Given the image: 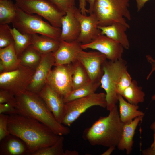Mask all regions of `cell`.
Returning a JSON list of instances; mask_svg holds the SVG:
<instances>
[{
	"label": "cell",
	"mask_w": 155,
	"mask_h": 155,
	"mask_svg": "<svg viewBox=\"0 0 155 155\" xmlns=\"http://www.w3.org/2000/svg\"><path fill=\"white\" fill-rule=\"evenodd\" d=\"M7 128L10 134L26 143L30 155L41 148L54 144L60 136L43 123L18 113L8 115Z\"/></svg>",
	"instance_id": "cell-1"
},
{
	"label": "cell",
	"mask_w": 155,
	"mask_h": 155,
	"mask_svg": "<svg viewBox=\"0 0 155 155\" xmlns=\"http://www.w3.org/2000/svg\"><path fill=\"white\" fill-rule=\"evenodd\" d=\"M15 96L18 114L43 123L59 136L67 135L70 133L67 126L57 121L37 94L26 90Z\"/></svg>",
	"instance_id": "cell-2"
},
{
	"label": "cell",
	"mask_w": 155,
	"mask_h": 155,
	"mask_svg": "<svg viewBox=\"0 0 155 155\" xmlns=\"http://www.w3.org/2000/svg\"><path fill=\"white\" fill-rule=\"evenodd\" d=\"M123 124L116 105L109 111L108 116L100 117L91 126L86 129L82 137L92 146H117Z\"/></svg>",
	"instance_id": "cell-3"
},
{
	"label": "cell",
	"mask_w": 155,
	"mask_h": 155,
	"mask_svg": "<svg viewBox=\"0 0 155 155\" xmlns=\"http://www.w3.org/2000/svg\"><path fill=\"white\" fill-rule=\"evenodd\" d=\"M130 0H95L93 13L97 18L98 26H106L118 22L130 27L126 19L130 20Z\"/></svg>",
	"instance_id": "cell-4"
},
{
	"label": "cell",
	"mask_w": 155,
	"mask_h": 155,
	"mask_svg": "<svg viewBox=\"0 0 155 155\" xmlns=\"http://www.w3.org/2000/svg\"><path fill=\"white\" fill-rule=\"evenodd\" d=\"M126 69L127 62L122 58L114 61L107 60L103 64L104 73L100 80V85L106 92V108L108 111L113 109L118 102L117 84Z\"/></svg>",
	"instance_id": "cell-5"
},
{
	"label": "cell",
	"mask_w": 155,
	"mask_h": 155,
	"mask_svg": "<svg viewBox=\"0 0 155 155\" xmlns=\"http://www.w3.org/2000/svg\"><path fill=\"white\" fill-rule=\"evenodd\" d=\"M17 7V15L12 23L13 27L23 34H39L59 39L61 28L54 27L38 16L25 12Z\"/></svg>",
	"instance_id": "cell-6"
},
{
	"label": "cell",
	"mask_w": 155,
	"mask_h": 155,
	"mask_svg": "<svg viewBox=\"0 0 155 155\" xmlns=\"http://www.w3.org/2000/svg\"><path fill=\"white\" fill-rule=\"evenodd\" d=\"M16 6L29 14H36L47 20L53 26L61 28V20L66 13L48 0H15Z\"/></svg>",
	"instance_id": "cell-7"
},
{
	"label": "cell",
	"mask_w": 155,
	"mask_h": 155,
	"mask_svg": "<svg viewBox=\"0 0 155 155\" xmlns=\"http://www.w3.org/2000/svg\"><path fill=\"white\" fill-rule=\"evenodd\" d=\"M94 106L106 108V94L95 93L65 103V113L61 123L70 126L87 109Z\"/></svg>",
	"instance_id": "cell-8"
},
{
	"label": "cell",
	"mask_w": 155,
	"mask_h": 155,
	"mask_svg": "<svg viewBox=\"0 0 155 155\" xmlns=\"http://www.w3.org/2000/svg\"><path fill=\"white\" fill-rule=\"evenodd\" d=\"M35 70L21 65L16 69L0 73V89L15 96L27 90Z\"/></svg>",
	"instance_id": "cell-9"
},
{
	"label": "cell",
	"mask_w": 155,
	"mask_h": 155,
	"mask_svg": "<svg viewBox=\"0 0 155 155\" xmlns=\"http://www.w3.org/2000/svg\"><path fill=\"white\" fill-rule=\"evenodd\" d=\"M73 63L55 66L47 77L46 84L63 98L73 90Z\"/></svg>",
	"instance_id": "cell-10"
},
{
	"label": "cell",
	"mask_w": 155,
	"mask_h": 155,
	"mask_svg": "<svg viewBox=\"0 0 155 155\" xmlns=\"http://www.w3.org/2000/svg\"><path fill=\"white\" fill-rule=\"evenodd\" d=\"M107 60L106 56L99 51H85L82 49L78 53L77 60L83 66L90 81L100 82L104 71L103 66Z\"/></svg>",
	"instance_id": "cell-11"
},
{
	"label": "cell",
	"mask_w": 155,
	"mask_h": 155,
	"mask_svg": "<svg viewBox=\"0 0 155 155\" xmlns=\"http://www.w3.org/2000/svg\"><path fill=\"white\" fill-rule=\"evenodd\" d=\"M83 50L91 49L103 54L109 61H115L122 58L124 48L120 44L104 35H101L91 42L81 44Z\"/></svg>",
	"instance_id": "cell-12"
},
{
	"label": "cell",
	"mask_w": 155,
	"mask_h": 155,
	"mask_svg": "<svg viewBox=\"0 0 155 155\" xmlns=\"http://www.w3.org/2000/svg\"><path fill=\"white\" fill-rule=\"evenodd\" d=\"M75 15L79 21L80 26V33L77 41L82 44L89 43L101 35L98 28L99 21L93 13L89 16L82 14L75 6L73 9Z\"/></svg>",
	"instance_id": "cell-13"
},
{
	"label": "cell",
	"mask_w": 155,
	"mask_h": 155,
	"mask_svg": "<svg viewBox=\"0 0 155 155\" xmlns=\"http://www.w3.org/2000/svg\"><path fill=\"white\" fill-rule=\"evenodd\" d=\"M55 64L53 53L42 54L41 61L35 69L27 90L38 93L46 84L48 76Z\"/></svg>",
	"instance_id": "cell-14"
},
{
	"label": "cell",
	"mask_w": 155,
	"mask_h": 155,
	"mask_svg": "<svg viewBox=\"0 0 155 155\" xmlns=\"http://www.w3.org/2000/svg\"><path fill=\"white\" fill-rule=\"evenodd\" d=\"M37 94L44 101L56 119L61 123L65 113V103L63 98L47 84Z\"/></svg>",
	"instance_id": "cell-15"
},
{
	"label": "cell",
	"mask_w": 155,
	"mask_h": 155,
	"mask_svg": "<svg viewBox=\"0 0 155 155\" xmlns=\"http://www.w3.org/2000/svg\"><path fill=\"white\" fill-rule=\"evenodd\" d=\"M81 44L77 40L71 42L61 41L59 48L53 53L55 59L54 66L72 63L77 60L78 53L83 49Z\"/></svg>",
	"instance_id": "cell-16"
},
{
	"label": "cell",
	"mask_w": 155,
	"mask_h": 155,
	"mask_svg": "<svg viewBox=\"0 0 155 155\" xmlns=\"http://www.w3.org/2000/svg\"><path fill=\"white\" fill-rule=\"evenodd\" d=\"M74 7L66 12L62 19L61 32L59 39L60 41L71 42L77 40L79 37L80 33V24L75 15L73 10Z\"/></svg>",
	"instance_id": "cell-17"
},
{
	"label": "cell",
	"mask_w": 155,
	"mask_h": 155,
	"mask_svg": "<svg viewBox=\"0 0 155 155\" xmlns=\"http://www.w3.org/2000/svg\"><path fill=\"white\" fill-rule=\"evenodd\" d=\"M0 141V155H30L26 144L16 135L10 134Z\"/></svg>",
	"instance_id": "cell-18"
},
{
	"label": "cell",
	"mask_w": 155,
	"mask_h": 155,
	"mask_svg": "<svg viewBox=\"0 0 155 155\" xmlns=\"http://www.w3.org/2000/svg\"><path fill=\"white\" fill-rule=\"evenodd\" d=\"M101 35H104L121 44L126 49L129 47V42L126 32L130 28L121 23L116 22L104 26H98Z\"/></svg>",
	"instance_id": "cell-19"
},
{
	"label": "cell",
	"mask_w": 155,
	"mask_h": 155,
	"mask_svg": "<svg viewBox=\"0 0 155 155\" xmlns=\"http://www.w3.org/2000/svg\"><path fill=\"white\" fill-rule=\"evenodd\" d=\"M143 117H137L131 122L123 124L121 137L117 147L119 150H125L127 155L129 154L132 151L135 130Z\"/></svg>",
	"instance_id": "cell-20"
},
{
	"label": "cell",
	"mask_w": 155,
	"mask_h": 155,
	"mask_svg": "<svg viewBox=\"0 0 155 155\" xmlns=\"http://www.w3.org/2000/svg\"><path fill=\"white\" fill-rule=\"evenodd\" d=\"M20 65V61L16 53L14 44L0 48V73L14 70Z\"/></svg>",
	"instance_id": "cell-21"
},
{
	"label": "cell",
	"mask_w": 155,
	"mask_h": 155,
	"mask_svg": "<svg viewBox=\"0 0 155 155\" xmlns=\"http://www.w3.org/2000/svg\"><path fill=\"white\" fill-rule=\"evenodd\" d=\"M118 98L120 118L124 124L129 123L137 117L144 116V113L138 110V105L128 102L120 94L118 95Z\"/></svg>",
	"instance_id": "cell-22"
},
{
	"label": "cell",
	"mask_w": 155,
	"mask_h": 155,
	"mask_svg": "<svg viewBox=\"0 0 155 155\" xmlns=\"http://www.w3.org/2000/svg\"><path fill=\"white\" fill-rule=\"evenodd\" d=\"M32 46L41 53H54L59 48L61 41L46 36L32 35Z\"/></svg>",
	"instance_id": "cell-23"
},
{
	"label": "cell",
	"mask_w": 155,
	"mask_h": 155,
	"mask_svg": "<svg viewBox=\"0 0 155 155\" xmlns=\"http://www.w3.org/2000/svg\"><path fill=\"white\" fill-rule=\"evenodd\" d=\"M100 85V82L90 81L76 89H73L70 93L63 98L65 103L73 100L84 97L96 93Z\"/></svg>",
	"instance_id": "cell-24"
},
{
	"label": "cell",
	"mask_w": 155,
	"mask_h": 155,
	"mask_svg": "<svg viewBox=\"0 0 155 155\" xmlns=\"http://www.w3.org/2000/svg\"><path fill=\"white\" fill-rule=\"evenodd\" d=\"M142 89V87L138 86L137 81L133 80L121 95L128 102L138 105L139 103H142L144 101L145 94Z\"/></svg>",
	"instance_id": "cell-25"
},
{
	"label": "cell",
	"mask_w": 155,
	"mask_h": 155,
	"mask_svg": "<svg viewBox=\"0 0 155 155\" xmlns=\"http://www.w3.org/2000/svg\"><path fill=\"white\" fill-rule=\"evenodd\" d=\"M17 14V7L11 0H0V24L12 23Z\"/></svg>",
	"instance_id": "cell-26"
},
{
	"label": "cell",
	"mask_w": 155,
	"mask_h": 155,
	"mask_svg": "<svg viewBox=\"0 0 155 155\" xmlns=\"http://www.w3.org/2000/svg\"><path fill=\"white\" fill-rule=\"evenodd\" d=\"M42 54L30 45L26 48L19 57L20 65L35 70L40 63Z\"/></svg>",
	"instance_id": "cell-27"
},
{
	"label": "cell",
	"mask_w": 155,
	"mask_h": 155,
	"mask_svg": "<svg viewBox=\"0 0 155 155\" xmlns=\"http://www.w3.org/2000/svg\"><path fill=\"white\" fill-rule=\"evenodd\" d=\"M10 30L13 38L14 49L19 58L24 51L32 44V35L22 33L14 27Z\"/></svg>",
	"instance_id": "cell-28"
},
{
	"label": "cell",
	"mask_w": 155,
	"mask_h": 155,
	"mask_svg": "<svg viewBox=\"0 0 155 155\" xmlns=\"http://www.w3.org/2000/svg\"><path fill=\"white\" fill-rule=\"evenodd\" d=\"M74 70L73 74V90L91 81L82 65L78 61L73 63Z\"/></svg>",
	"instance_id": "cell-29"
},
{
	"label": "cell",
	"mask_w": 155,
	"mask_h": 155,
	"mask_svg": "<svg viewBox=\"0 0 155 155\" xmlns=\"http://www.w3.org/2000/svg\"><path fill=\"white\" fill-rule=\"evenodd\" d=\"M64 140L63 136H60L58 140L55 144L41 148L32 154L31 155H64Z\"/></svg>",
	"instance_id": "cell-30"
},
{
	"label": "cell",
	"mask_w": 155,
	"mask_h": 155,
	"mask_svg": "<svg viewBox=\"0 0 155 155\" xmlns=\"http://www.w3.org/2000/svg\"><path fill=\"white\" fill-rule=\"evenodd\" d=\"M8 24H0V48L14 44L13 36Z\"/></svg>",
	"instance_id": "cell-31"
},
{
	"label": "cell",
	"mask_w": 155,
	"mask_h": 155,
	"mask_svg": "<svg viewBox=\"0 0 155 155\" xmlns=\"http://www.w3.org/2000/svg\"><path fill=\"white\" fill-rule=\"evenodd\" d=\"M132 78L127 69L124 71L120 77L117 86V92L118 94L121 95L124 91L131 84Z\"/></svg>",
	"instance_id": "cell-32"
},
{
	"label": "cell",
	"mask_w": 155,
	"mask_h": 155,
	"mask_svg": "<svg viewBox=\"0 0 155 155\" xmlns=\"http://www.w3.org/2000/svg\"><path fill=\"white\" fill-rule=\"evenodd\" d=\"M61 11L66 13L75 6V0H48Z\"/></svg>",
	"instance_id": "cell-33"
},
{
	"label": "cell",
	"mask_w": 155,
	"mask_h": 155,
	"mask_svg": "<svg viewBox=\"0 0 155 155\" xmlns=\"http://www.w3.org/2000/svg\"><path fill=\"white\" fill-rule=\"evenodd\" d=\"M8 115L0 114V141L10 134L7 128Z\"/></svg>",
	"instance_id": "cell-34"
},
{
	"label": "cell",
	"mask_w": 155,
	"mask_h": 155,
	"mask_svg": "<svg viewBox=\"0 0 155 155\" xmlns=\"http://www.w3.org/2000/svg\"><path fill=\"white\" fill-rule=\"evenodd\" d=\"M8 103L16 106V100L15 95L5 90L0 89V104Z\"/></svg>",
	"instance_id": "cell-35"
},
{
	"label": "cell",
	"mask_w": 155,
	"mask_h": 155,
	"mask_svg": "<svg viewBox=\"0 0 155 155\" xmlns=\"http://www.w3.org/2000/svg\"><path fill=\"white\" fill-rule=\"evenodd\" d=\"M4 113L8 115L18 113L16 106L10 103L0 104V114Z\"/></svg>",
	"instance_id": "cell-36"
},
{
	"label": "cell",
	"mask_w": 155,
	"mask_h": 155,
	"mask_svg": "<svg viewBox=\"0 0 155 155\" xmlns=\"http://www.w3.org/2000/svg\"><path fill=\"white\" fill-rule=\"evenodd\" d=\"M146 59L152 66V69L147 76V79L148 80L149 78L152 73L155 71V59L150 55H147L146 56Z\"/></svg>",
	"instance_id": "cell-37"
},
{
	"label": "cell",
	"mask_w": 155,
	"mask_h": 155,
	"mask_svg": "<svg viewBox=\"0 0 155 155\" xmlns=\"http://www.w3.org/2000/svg\"><path fill=\"white\" fill-rule=\"evenodd\" d=\"M79 9L82 13L84 15H86L87 9H86V0H79Z\"/></svg>",
	"instance_id": "cell-38"
},
{
	"label": "cell",
	"mask_w": 155,
	"mask_h": 155,
	"mask_svg": "<svg viewBox=\"0 0 155 155\" xmlns=\"http://www.w3.org/2000/svg\"><path fill=\"white\" fill-rule=\"evenodd\" d=\"M150 0H135L137 12L140 11L144 6L146 3Z\"/></svg>",
	"instance_id": "cell-39"
},
{
	"label": "cell",
	"mask_w": 155,
	"mask_h": 155,
	"mask_svg": "<svg viewBox=\"0 0 155 155\" xmlns=\"http://www.w3.org/2000/svg\"><path fill=\"white\" fill-rule=\"evenodd\" d=\"M142 153L144 155H155V149H152L150 147L143 150Z\"/></svg>",
	"instance_id": "cell-40"
},
{
	"label": "cell",
	"mask_w": 155,
	"mask_h": 155,
	"mask_svg": "<svg viewBox=\"0 0 155 155\" xmlns=\"http://www.w3.org/2000/svg\"><path fill=\"white\" fill-rule=\"evenodd\" d=\"M89 4V9H87V13L90 14L93 13V9L95 0H86Z\"/></svg>",
	"instance_id": "cell-41"
},
{
	"label": "cell",
	"mask_w": 155,
	"mask_h": 155,
	"mask_svg": "<svg viewBox=\"0 0 155 155\" xmlns=\"http://www.w3.org/2000/svg\"><path fill=\"white\" fill-rule=\"evenodd\" d=\"M116 146H111L108 147V149L103 153L102 155H110L115 148Z\"/></svg>",
	"instance_id": "cell-42"
},
{
	"label": "cell",
	"mask_w": 155,
	"mask_h": 155,
	"mask_svg": "<svg viewBox=\"0 0 155 155\" xmlns=\"http://www.w3.org/2000/svg\"><path fill=\"white\" fill-rule=\"evenodd\" d=\"M79 153L75 150H67L64 151V155H78Z\"/></svg>",
	"instance_id": "cell-43"
},
{
	"label": "cell",
	"mask_w": 155,
	"mask_h": 155,
	"mask_svg": "<svg viewBox=\"0 0 155 155\" xmlns=\"http://www.w3.org/2000/svg\"><path fill=\"white\" fill-rule=\"evenodd\" d=\"M151 99L152 100L155 101V94L152 96ZM150 128L154 133L155 132V121L151 124Z\"/></svg>",
	"instance_id": "cell-44"
},
{
	"label": "cell",
	"mask_w": 155,
	"mask_h": 155,
	"mask_svg": "<svg viewBox=\"0 0 155 155\" xmlns=\"http://www.w3.org/2000/svg\"><path fill=\"white\" fill-rule=\"evenodd\" d=\"M153 142L151 145L150 147L152 149H155V132L153 135Z\"/></svg>",
	"instance_id": "cell-45"
}]
</instances>
